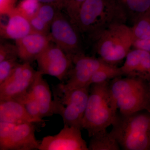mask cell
I'll list each match as a JSON object with an SVG mask.
<instances>
[{
  "instance_id": "1",
  "label": "cell",
  "mask_w": 150,
  "mask_h": 150,
  "mask_svg": "<svg viewBox=\"0 0 150 150\" xmlns=\"http://www.w3.org/2000/svg\"><path fill=\"white\" fill-rule=\"evenodd\" d=\"M127 16L118 0H85L74 24L80 33L92 38L112 25L126 23Z\"/></svg>"
},
{
  "instance_id": "2",
  "label": "cell",
  "mask_w": 150,
  "mask_h": 150,
  "mask_svg": "<svg viewBox=\"0 0 150 150\" xmlns=\"http://www.w3.org/2000/svg\"><path fill=\"white\" fill-rule=\"evenodd\" d=\"M110 133L124 150H150V112L117 114Z\"/></svg>"
},
{
  "instance_id": "3",
  "label": "cell",
  "mask_w": 150,
  "mask_h": 150,
  "mask_svg": "<svg viewBox=\"0 0 150 150\" xmlns=\"http://www.w3.org/2000/svg\"><path fill=\"white\" fill-rule=\"evenodd\" d=\"M108 81L90 86L89 96L82 121V129L91 137L112 125L117 109L112 104Z\"/></svg>"
},
{
  "instance_id": "4",
  "label": "cell",
  "mask_w": 150,
  "mask_h": 150,
  "mask_svg": "<svg viewBox=\"0 0 150 150\" xmlns=\"http://www.w3.org/2000/svg\"><path fill=\"white\" fill-rule=\"evenodd\" d=\"M149 90V82L139 78L119 77L109 84L112 104L123 115L147 110Z\"/></svg>"
},
{
  "instance_id": "5",
  "label": "cell",
  "mask_w": 150,
  "mask_h": 150,
  "mask_svg": "<svg viewBox=\"0 0 150 150\" xmlns=\"http://www.w3.org/2000/svg\"><path fill=\"white\" fill-rule=\"evenodd\" d=\"M99 59L106 64L120 63L132 48L134 38L131 27L126 23L112 25L91 38Z\"/></svg>"
},
{
  "instance_id": "6",
  "label": "cell",
  "mask_w": 150,
  "mask_h": 150,
  "mask_svg": "<svg viewBox=\"0 0 150 150\" xmlns=\"http://www.w3.org/2000/svg\"><path fill=\"white\" fill-rule=\"evenodd\" d=\"M90 86L75 89H67L62 83L52 88L53 114L63 118L65 125L81 130L84 115L89 96Z\"/></svg>"
},
{
  "instance_id": "7",
  "label": "cell",
  "mask_w": 150,
  "mask_h": 150,
  "mask_svg": "<svg viewBox=\"0 0 150 150\" xmlns=\"http://www.w3.org/2000/svg\"><path fill=\"white\" fill-rule=\"evenodd\" d=\"M80 32L68 15L60 11L51 24V41L67 54L74 56L82 53Z\"/></svg>"
},
{
  "instance_id": "8",
  "label": "cell",
  "mask_w": 150,
  "mask_h": 150,
  "mask_svg": "<svg viewBox=\"0 0 150 150\" xmlns=\"http://www.w3.org/2000/svg\"><path fill=\"white\" fill-rule=\"evenodd\" d=\"M73 56L68 55L52 42L36 60L42 74L53 76L64 81L72 68Z\"/></svg>"
},
{
  "instance_id": "9",
  "label": "cell",
  "mask_w": 150,
  "mask_h": 150,
  "mask_svg": "<svg viewBox=\"0 0 150 150\" xmlns=\"http://www.w3.org/2000/svg\"><path fill=\"white\" fill-rule=\"evenodd\" d=\"M73 66L70 70L65 83H61L67 89L72 90L88 86L93 75L105 65L99 58L86 56L82 53L74 55Z\"/></svg>"
},
{
  "instance_id": "10",
  "label": "cell",
  "mask_w": 150,
  "mask_h": 150,
  "mask_svg": "<svg viewBox=\"0 0 150 150\" xmlns=\"http://www.w3.org/2000/svg\"><path fill=\"white\" fill-rule=\"evenodd\" d=\"M37 71L30 63L19 64L10 76L0 84V100L14 99L28 91Z\"/></svg>"
},
{
  "instance_id": "11",
  "label": "cell",
  "mask_w": 150,
  "mask_h": 150,
  "mask_svg": "<svg viewBox=\"0 0 150 150\" xmlns=\"http://www.w3.org/2000/svg\"><path fill=\"white\" fill-rule=\"evenodd\" d=\"M81 129L65 125L59 134L44 137L39 150H88Z\"/></svg>"
},
{
  "instance_id": "12",
  "label": "cell",
  "mask_w": 150,
  "mask_h": 150,
  "mask_svg": "<svg viewBox=\"0 0 150 150\" xmlns=\"http://www.w3.org/2000/svg\"><path fill=\"white\" fill-rule=\"evenodd\" d=\"M52 42L50 35L31 32L16 40L18 58L23 62H31L46 50Z\"/></svg>"
},
{
  "instance_id": "13",
  "label": "cell",
  "mask_w": 150,
  "mask_h": 150,
  "mask_svg": "<svg viewBox=\"0 0 150 150\" xmlns=\"http://www.w3.org/2000/svg\"><path fill=\"white\" fill-rule=\"evenodd\" d=\"M120 67L123 76L150 81V52L138 48L131 49Z\"/></svg>"
},
{
  "instance_id": "14",
  "label": "cell",
  "mask_w": 150,
  "mask_h": 150,
  "mask_svg": "<svg viewBox=\"0 0 150 150\" xmlns=\"http://www.w3.org/2000/svg\"><path fill=\"white\" fill-rule=\"evenodd\" d=\"M33 123L17 125L4 150H33L39 149L40 142L35 137Z\"/></svg>"
},
{
  "instance_id": "15",
  "label": "cell",
  "mask_w": 150,
  "mask_h": 150,
  "mask_svg": "<svg viewBox=\"0 0 150 150\" xmlns=\"http://www.w3.org/2000/svg\"><path fill=\"white\" fill-rule=\"evenodd\" d=\"M7 23L0 25L1 36L6 39L18 40L32 32L29 19L16 8L9 14Z\"/></svg>"
},
{
  "instance_id": "16",
  "label": "cell",
  "mask_w": 150,
  "mask_h": 150,
  "mask_svg": "<svg viewBox=\"0 0 150 150\" xmlns=\"http://www.w3.org/2000/svg\"><path fill=\"white\" fill-rule=\"evenodd\" d=\"M0 121L17 125L41 122L30 116L24 105L14 99L0 100Z\"/></svg>"
},
{
  "instance_id": "17",
  "label": "cell",
  "mask_w": 150,
  "mask_h": 150,
  "mask_svg": "<svg viewBox=\"0 0 150 150\" xmlns=\"http://www.w3.org/2000/svg\"><path fill=\"white\" fill-rule=\"evenodd\" d=\"M43 76L39 71H37L35 79L28 90L37 101L42 118L53 115L52 92Z\"/></svg>"
},
{
  "instance_id": "18",
  "label": "cell",
  "mask_w": 150,
  "mask_h": 150,
  "mask_svg": "<svg viewBox=\"0 0 150 150\" xmlns=\"http://www.w3.org/2000/svg\"><path fill=\"white\" fill-rule=\"evenodd\" d=\"M61 10L50 4L40 3L37 11L29 19L32 32L48 35L52 22Z\"/></svg>"
},
{
  "instance_id": "19",
  "label": "cell",
  "mask_w": 150,
  "mask_h": 150,
  "mask_svg": "<svg viewBox=\"0 0 150 150\" xmlns=\"http://www.w3.org/2000/svg\"><path fill=\"white\" fill-rule=\"evenodd\" d=\"M88 150H119L121 147L114 136L107 130L100 131L91 137Z\"/></svg>"
},
{
  "instance_id": "20",
  "label": "cell",
  "mask_w": 150,
  "mask_h": 150,
  "mask_svg": "<svg viewBox=\"0 0 150 150\" xmlns=\"http://www.w3.org/2000/svg\"><path fill=\"white\" fill-rule=\"evenodd\" d=\"M127 16V21L133 25L140 16L150 9V0H118Z\"/></svg>"
},
{
  "instance_id": "21",
  "label": "cell",
  "mask_w": 150,
  "mask_h": 150,
  "mask_svg": "<svg viewBox=\"0 0 150 150\" xmlns=\"http://www.w3.org/2000/svg\"><path fill=\"white\" fill-rule=\"evenodd\" d=\"M122 76L120 67L106 64L93 74L89 82L88 86L108 81L110 79Z\"/></svg>"
},
{
  "instance_id": "22",
  "label": "cell",
  "mask_w": 150,
  "mask_h": 150,
  "mask_svg": "<svg viewBox=\"0 0 150 150\" xmlns=\"http://www.w3.org/2000/svg\"><path fill=\"white\" fill-rule=\"evenodd\" d=\"M131 28L134 40L150 39V9L138 18Z\"/></svg>"
},
{
  "instance_id": "23",
  "label": "cell",
  "mask_w": 150,
  "mask_h": 150,
  "mask_svg": "<svg viewBox=\"0 0 150 150\" xmlns=\"http://www.w3.org/2000/svg\"><path fill=\"white\" fill-rule=\"evenodd\" d=\"M14 99L20 102L25 108L28 112L33 118L39 120L41 122L44 121L42 119L37 101L29 91L19 96Z\"/></svg>"
},
{
  "instance_id": "24",
  "label": "cell",
  "mask_w": 150,
  "mask_h": 150,
  "mask_svg": "<svg viewBox=\"0 0 150 150\" xmlns=\"http://www.w3.org/2000/svg\"><path fill=\"white\" fill-rule=\"evenodd\" d=\"M40 4L37 0H22L16 8L29 20L37 11Z\"/></svg>"
},
{
  "instance_id": "25",
  "label": "cell",
  "mask_w": 150,
  "mask_h": 150,
  "mask_svg": "<svg viewBox=\"0 0 150 150\" xmlns=\"http://www.w3.org/2000/svg\"><path fill=\"white\" fill-rule=\"evenodd\" d=\"M17 59H8L0 62V84L10 76L18 66Z\"/></svg>"
},
{
  "instance_id": "26",
  "label": "cell",
  "mask_w": 150,
  "mask_h": 150,
  "mask_svg": "<svg viewBox=\"0 0 150 150\" xmlns=\"http://www.w3.org/2000/svg\"><path fill=\"white\" fill-rule=\"evenodd\" d=\"M16 125L13 123L0 121V150H4Z\"/></svg>"
},
{
  "instance_id": "27",
  "label": "cell",
  "mask_w": 150,
  "mask_h": 150,
  "mask_svg": "<svg viewBox=\"0 0 150 150\" xmlns=\"http://www.w3.org/2000/svg\"><path fill=\"white\" fill-rule=\"evenodd\" d=\"M18 58L16 45L9 43H1L0 45V62L4 60Z\"/></svg>"
},
{
  "instance_id": "28",
  "label": "cell",
  "mask_w": 150,
  "mask_h": 150,
  "mask_svg": "<svg viewBox=\"0 0 150 150\" xmlns=\"http://www.w3.org/2000/svg\"><path fill=\"white\" fill-rule=\"evenodd\" d=\"M85 0H68L66 9L68 16L74 24L81 6Z\"/></svg>"
},
{
  "instance_id": "29",
  "label": "cell",
  "mask_w": 150,
  "mask_h": 150,
  "mask_svg": "<svg viewBox=\"0 0 150 150\" xmlns=\"http://www.w3.org/2000/svg\"><path fill=\"white\" fill-rule=\"evenodd\" d=\"M17 0H0L1 16L8 15L16 8Z\"/></svg>"
},
{
  "instance_id": "30",
  "label": "cell",
  "mask_w": 150,
  "mask_h": 150,
  "mask_svg": "<svg viewBox=\"0 0 150 150\" xmlns=\"http://www.w3.org/2000/svg\"><path fill=\"white\" fill-rule=\"evenodd\" d=\"M132 48L142 49L150 52V39H135Z\"/></svg>"
},
{
  "instance_id": "31",
  "label": "cell",
  "mask_w": 150,
  "mask_h": 150,
  "mask_svg": "<svg viewBox=\"0 0 150 150\" xmlns=\"http://www.w3.org/2000/svg\"><path fill=\"white\" fill-rule=\"evenodd\" d=\"M41 4H50L56 6L59 9H66L68 4V0H37Z\"/></svg>"
},
{
  "instance_id": "32",
  "label": "cell",
  "mask_w": 150,
  "mask_h": 150,
  "mask_svg": "<svg viewBox=\"0 0 150 150\" xmlns=\"http://www.w3.org/2000/svg\"><path fill=\"white\" fill-rule=\"evenodd\" d=\"M149 104H148V107L147 109V111L150 112V81L149 82Z\"/></svg>"
}]
</instances>
